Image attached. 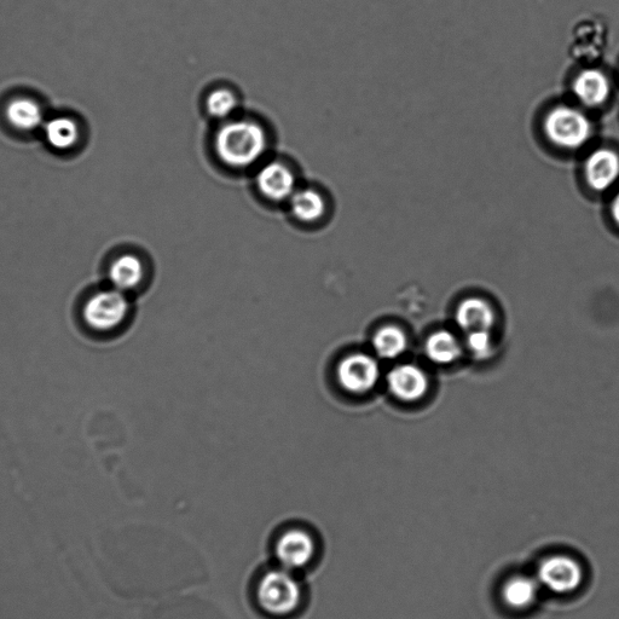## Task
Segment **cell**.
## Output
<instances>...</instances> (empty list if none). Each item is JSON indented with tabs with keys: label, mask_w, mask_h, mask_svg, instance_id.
Returning a JSON list of instances; mask_svg holds the SVG:
<instances>
[{
	"label": "cell",
	"mask_w": 619,
	"mask_h": 619,
	"mask_svg": "<svg viewBox=\"0 0 619 619\" xmlns=\"http://www.w3.org/2000/svg\"><path fill=\"white\" fill-rule=\"evenodd\" d=\"M213 146L223 165L233 170H246L264 158L269 140L258 121L231 118L219 126Z\"/></svg>",
	"instance_id": "1"
},
{
	"label": "cell",
	"mask_w": 619,
	"mask_h": 619,
	"mask_svg": "<svg viewBox=\"0 0 619 619\" xmlns=\"http://www.w3.org/2000/svg\"><path fill=\"white\" fill-rule=\"evenodd\" d=\"M256 594L260 609L274 617L292 615L303 601L302 584L292 571L283 568L265 572Z\"/></svg>",
	"instance_id": "2"
},
{
	"label": "cell",
	"mask_w": 619,
	"mask_h": 619,
	"mask_svg": "<svg viewBox=\"0 0 619 619\" xmlns=\"http://www.w3.org/2000/svg\"><path fill=\"white\" fill-rule=\"evenodd\" d=\"M543 131L555 147L578 150L587 146L593 137L594 127L592 120L581 109L557 106L547 113Z\"/></svg>",
	"instance_id": "3"
},
{
	"label": "cell",
	"mask_w": 619,
	"mask_h": 619,
	"mask_svg": "<svg viewBox=\"0 0 619 619\" xmlns=\"http://www.w3.org/2000/svg\"><path fill=\"white\" fill-rule=\"evenodd\" d=\"M129 310L125 293L114 288L92 295L84 306L83 317L92 331L109 333L123 325Z\"/></svg>",
	"instance_id": "4"
},
{
	"label": "cell",
	"mask_w": 619,
	"mask_h": 619,
	"mask_svg": "<svg viewBox=\"0 0 619 619\" xmlns=\"http://www.w3.org/2000/svg\"><path fill=\"white\" fill-rule=\"evenodd\" d=\"M380 366L373 356L351 354L341 360L337 367V379L341 389L352 395H366L380 379Z\"/></svg>",
	"instance_id": "5"
},
{
	"label": "cell",
	"mask_w": 619,
	"mask_h": 619,
	"mask_svg": "<svg viewBox=\"0 0 619 619\" xmlns=\"http://www.w3.org/2000/svg\"><path fill=\"white\" fill-rule=\"evenodd\" d=\"M316 541L308 530L292 528L283 531L275 542V557L281 568L304 569L316 555Z\"/></svg>",
	"instance_id": "6"
},
{
	"label": "cell",
	"mask_w": 619,
	"mask_h": 619,
	"mask_svg": "<svg viewBox=\"0 0 619 619\" xmlns=\"http://www.w3.org/2000/svg\"><path fill=\"white\" fill-rule=\"evenodd\" d=\"M256 185L258 192L266 200L273 202H285L291 199L297 187L291 167L279 160L269 161L257 172Z\"/></svg>",
	"instance_id": "7"
},
{
	"label": "cell",
	"mask_w": 619,
	"mask_h": 619,
	"mask_svg": "<svg viewBox=\"0 0 619 619\" xmlns=\"http://www.w3.org/2000/svg\"><path fill=\"white\" fill-rule=\"evenodd\" d=\"M584 176L590 188L605 193L619 181V154L611 148H598L587 156Z\"/></svg>",
	"instance_id": "8"
},
{
	"label": "cell",
	"mask_w": 619,
	"mask_h": 619,
	"mask_svg": "<svg viewBox=\"0 0 619 619\" xmlns=\"http://www.w3.org/2000/svg\"><path fill=\"white\" fill-rule=\"evenodd\" d=\"M387 385L393 396L403 402H418L426 396L428 378L424 370L413 364L393 368L387 375Z\"/></svg>",
	"instance_id": "9"
},
{
	"label": "cell",
	"mask_w": 619,
	"mask_h": 619,
	"mask_svg": "<svg viewBox=\"0 0 619 619\" xmlns=\"http://www.w3.org/2000/svg\"><path fill=\"white\" fill-rule=\"evenodd\" d=\"M611 82L609 77L600 69H584L572 84V91L583 106L597 108L603 106L611 96Z\"/></svg>",
	"instance_id": "10"
},
{
	"label": "cell",
	"mask_w": 619,
	"mask_h": 619,
	"mask_svg": "<svg viewBox=\"0 0 619 619\" xmlns=\"http://www.w3.org/2000/svg\"><path fill=\"white\" fill-rule=\"evenodd\" d=\"M495 321V311L484 299H465L456 311L457 325L467 333L490 331L494 327Z\"/></svg>",
	"instance_id": "11"
},
{
	"label": "cell",
	"mask_w": 619,
	"mask_h": 619,
	"mask_svg": "<svg viewBox=\"0 0 619 619\" xmlns=\"http://www.w3.org/2000/svg\"><path fill=\"white\" fill-rule=\"evenodd\" d=\"M288 204L292 216L304 224L321 221L327 211L325 198L314 188H298Z\"/></svg>",
	"instance_id": "12"
},
{
	"label": "cell",
	"mask_w": 619,
	"mask_h": 619,
	"mask_svg": "<svg viewBox=\"0 0 619 619\" xmlns=\"http://www.w3.org/2000/svg\"><path fill=\"white\" fill-rule=\"evenodd\" d=\"M144 275H146L144 264L135 254H123L114 260L109 269L112 285L124 293L140 286Z\"/></svg>",
	"instance_id": "13"
},
{
	"label": "cell",
	"mask_w": 619,
	"mask_h": 619,
	"mask_svg": "<svg viewBox=\"0 0 619 619\" xmlns=\"http://www.w3.org/2000/svg\"><path fill=\"white\" fill-rule=\"evenodd\" d=\"M541 577L543 582L557 592H569L581 582V571L574 561L555 558L543 565Z\"/></svg>",
	"instance_id": "14"
},
{
	"label": "cell",
	"mask_w": 619,
	"mask_h": 619,
	"mask_svg": "<svg viewBox=\"0 0 619 619\" xmlns=\"http://www.w3.org/2000/svg\"><path fill=\"white\" fill-rule=\"evenodd\" d=\"M425 350L428 360L441 366L456 362L462 355L460 341L448 331L433 333L426 341Z\"/></svg>",
	"instance_id": "15"
},
{
	"label": "cell",
	"mask_w": 619,
	"mask_h": 619,
	"mask_svg": "<svg viewBox=\"0 0 619 619\" xmlns=\"http://www.w3.org/2000/svg\"><path fill=\"white\" fill-rule=\"evenodd\" d=\"M7 118L16 129L31 131L42 124L43 112L39 104L31 98L20 97L8 104Z\"/></svg>",
	"instance_id": "16"
},
{
	"label": "cell",
	"mask_w": 619,
	"mask_h": 619,
	"mask_svg": "<svg viewBox=\"0 0 619 619\" xmlns=\"http://www.w3.org/2000/svg\"><path fill=\"white\" fill-rule=\"evenodd\" d=\"M408 339L406 333L396 326L380 328L373 338V349L383 360H395L406 352Z\"/></svg>",
	"instance_id": "17"
},
{
	"label": "cell",
	"mask_w": 619,
	"mask_h": 619,
	"mask_svg": "<svg viewBox=\"0 0 619 619\" xmlns=\"http://www.w3.org/2000/svg\"><path fill=\"white\" fill-rule=\"evenodd\" d=\"M45 136L52 148L68 150L78 143V125L66 117L55 118L46 124Z\"/></svg>",
	"instance_id": "18"
},
{
	"label": "cell",
	"mask_w": 619,
	"mask_h": 619,
	"mask_svg": "<svg viewBox=\"0 0 619 619\" xmlns=\"http://www.w3.org/2000/svg\"><path fill=\"white\" fill-rule=\"evenodd\" d=\"M239 103L234 91L219 88L207 95L206 111L213 119L227 121L233 117Z\"/></svg>",
	"instance_id": "19"
},
{
	"label": "cell",
	"mask_w": 619,
	"mask_h": 619,
	"mask_svg": "<svg viewBox=\"0 0 619 619\" xmlns=\"http://www.w3.org/2000/svg\"><path fill=\"white\" fill-rule=\"evenodd\" d=\"M534 598V587L529 581L517 580L508 584L506 599L514 606L528 605Z\"/></svg>",
	"instance_id": "20"
},
{
	"label": "cell",
	"mask_w": 619,
	"mask_h": 619,
	"mask_svg": "<svg viewBox=\"0 0 619 619\" xmlns=\"http://www.w3.org/2000/svg\"><path fill=\"white\" fill-rule=\"evenodd\" d=\"M467 346L474 356L478 358L488 357L493 350L490 331L467 333Z\"/></svg>",
	"instance_id": "21"
},
{
	"label": "cell",
	"mask_w": 619,
	"mask_h": 619,
	"mask_svg": "<svg viewBox=\"0 0 619 619\" xmlns=\"http://www.w3.org/2000/svg\"><path fill=\"white\" fill-rule=\"evenodd\" d=\"M610 212L613 222H615L617 227L619 228V190L616 195L613 196L610 206Z\"/></svg>",
	"instance_id": "22"
}]
</instances>
